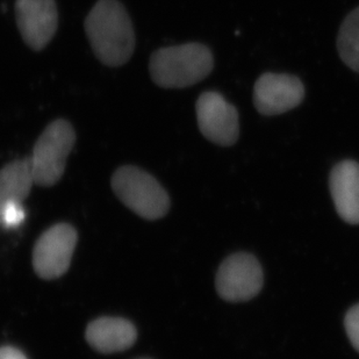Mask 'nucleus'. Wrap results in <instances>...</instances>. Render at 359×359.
Here are the masks:
<instances>
[{
  "label": "nucleus",
  "mask_w": 359,
  "mask_h": 359,
  "mask_svg": "<svg viewBox=\"0 0 359 359\" xmlns=\"http://www.w3.org/2000/svg\"><path fill=\"white\" fill-rule=\"evenodd\" d=\"M84 26L92 50L102 65L116 68L130 60L135 50V32L119 0H98Z\"/></svg>",
  "instance_id": "nucleus-1"
},
{
  "label": "nucleus",
  "mask_w": 359,
  "mask_h": 359,
  "mask_svg": "<svg viewBox=\"0 0 359 359\" xmlns=\"http://www.w3.org/2000/svg\"><path fill=\"white\" fill-rule=\"evenodd\" d=\"M214 68L210 48L198 42L161 48L154 51L149 72L163 88H184L206 79Z\"/></svg>",
  "instance_id": "nucleus-2"
},
{
  "label": "nucleus",
  "mask_w": 359,
  "mask_h": 359,
  "mask_svg": "<svg viewBox=\"0 0 359 359\" xmlns=\"http://www.w3.org/2000/svg\"><path fill=\"white\" fill-rule=\"evenodd\" d=\"M113 191L126 206L147 220L164 217L169 196L151 175L133 165L121 166L112 177Z\"/></svg>",
  "instance_id": "nucleus-3"
},
{
  "label": "nucleus",
  "mask_w": 359,
  "mask_h": 359,
  "mask_svg": "<svg viewBox=\"0 0 359 359\" xmlns=\"http://www.w3.org/2000/svg\"><path fill=\"white\" fill-rule=\"evenodd\" d=\"M75 142V129L67 120H55L46 127L29 157L35 184L53 187L61 180Z\"/></svg>",
  "instance_id": "nucleus-4"
},
{
  "label": "nucleus",
  "mask_w": 359,
  "mask_h": 359,
  "mask_svg": "<svg viewBox=\"0 0 359 359\" xmlns=\"http://www.w3.org/2000/svg\"><path fill=\"white\" fill-rule=\"evenodd\" d=\"M264 275L257 258L238 252L226 258L217 270L215 286L221 298L229 302L251 300L261 292Z\"/></svg>",
  "instance_id": "nucleus-5"
},
{
  "label": "nucleus",
  "mask_w": 359,
  "mask_h": 359,
  "mask_svg": "<svg viewBox=\"0 0 359 359\" xmlns=\"http://www.w3.org/2000/svg\"><path fill=\"white\" fill-rule=\"evenodd\" d=\"M77 243V231L58 224L41 235L33 251V266L42 279H56L68 271Z\"/></svg>",
  "instance_id": "nucleus-6"
},
{
  "label": "nucleus",
  "mask_w": 359,
  "mask_h": 359,
  "mask_svg": "<svg viewBox=\"0 0 359 359\" xmlns=\"http://www.w3.org/2000/svg\"><path fill=\"white\" fill-rule=\"evenodd\" d=\"M200 132L210 142L233 146L240 136L238 112L219 92H203L196 104Z\"/></svg>",
  "instance_id": "nucleus-7"
},
{
  "label": "nucleus",
  "mask_w": 359,
  "mask_h": 359,
  "mask_svg": "<svg viewBox=\"0 0 359 359\" xmlns=\"http://www.w3.org/2000/svg\"><path fill=\"white\" fill-rule=\"evenodd\" d=\"M305 98V86L295 76L266 72L254 88V105L262 116H279L298 107Z\"/></svg>",
  "instance_id": "nucleus-8"
},
{
  "label": "nucleus",
  "mask_w": 359,
  "mask_h": 359,
  "mask_svg": "<svg viewBox=\"0 0 359 359\" xmlns=\"http://www.w3.org/2000/svg\"><path fill=\"white\" fill-rule=\"evenodd\" d=\"M15 15L21 36L33 50L47 47L57 31L55 0H15Z\"/></svg>",
  "instance_id": "nucleus-9"
},
{
  "label": "nucleus",
  "mask_w": 359,
  "mask_h": 359,
  "mask_svg": "<svg viewBox=\"0 0 359 359\" xmlns=\"http://www.w3.org/2000/svg\"><path fill=\"white\" fill-rule=\"evenodd\" d=\"M329 187L341 219L346 224H359V163H337L330 172Z\"/></svg>",
  "instance_id": "nucleus-10"
},
{
  "label": "nucleus",
  "mask_w": 359,
  "mask_h": 359,
  "mask_svg": "<svg viewBox=\"0 0 359 359\" xmlns=\"http://www.w3.org/2000/svg\"><path fill=\"white\" fill-rule=\"evenodd\" d=\"M86 341L99 353H113L128 349L135 343L136 328L121 318H100L86 328Z\"/></svg>",
  "instance_id": "nucleus-11"
},
{
  "label": "nucleus",
  "mask_w": 359,
  "mask_h": 359,
  "mask_svg": "<svg viewBox=\"0 0 359 359\" xmlns=\"http://www.w3.org/2000/svg\"><path fill=\"white\" fill-rule=\"evenodd\" d=\"M34 184L29 157L4 166L0 170V213L11 203L24 201Z\"/></svg>",
  "instance_id": "nucleus-12"
},
{
  "label": "nucleus",
  "mask_w": 359,
  "mask_h": 359,
  "mask_svg": "<svg viewBox=\"0 0 359 359\" xmlns=\"http://www.w3.org/2000/svg\"><path fill=\"white\" fill-rule=\"evenodd\" d=\"M337 50L343 63L359 72V6L348 14L339 28Z\"/></svg>",
  "instance_id": "nucleus-13"
},
{
  "label": "nucleus",
  "mask_w": 359,
  "mask_h": 359,
  "mask_svg": "<svg viewBox=\"0 0 359 359\" xmlns=\"http://www.w3.org/2000/svg\"><path fill=\"white\" fill-rule=\"evenodd\" d=\"M344 327L350 342L359 353V304L353 306L346 313Z\"/></svg>",
  "instance_id": "nucleus-14"
},
{
  "label": "nucleus",
  "mask_w": 359,
  "mask_h": 359,
  "mask_svg": "<svg viewBox=\"0 0 359 359\" xmlns=\"http://www.w3.org/2000/svg\"><path fill=\"white\" fill-rule=\"evenodd\" d=\"M0 219L7 227H17L25 219V210L21 203H11L0 213Z\"/></svg>",
  "instance_id": "nucleus-15"
},
{
  "label": "nucleus",
  "mask_w": 359,
  "mask_h": 359,
  "mask_svg": "<svg viewBox=\"0 0 359 359\" xmlns=\"http://www.w3.org/2000/svg\"><path fill=\"white\" fill-rule=\"evenodd\" d=\"M0 359H27L20 350L13 346H1L0 348Z\"/></svg>",
  "instance_id": "nucleus-16"
}]
</instances>
